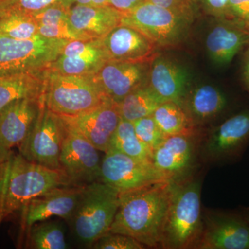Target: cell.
Instances as JSON below:
<instances>
[{"mask_svg": "<svg viewBox=\"0 0 249 249\" xmlns=\"http://www.w3.org/2000/svg\"><path fill=\"white\" fill-rule=\"evenodd\" d=\"M172 180L121 193L109 232L133 237L145 247H160L169 207Z\"/></svg>", "mask_w": 249, "mask_h": 249, "instance_id": "obj_1", "label": "cell"}, {"mask_svg": "<svg viewBox=\"0 0 249 249\" xmlns=\"http://www.w3.org/2000/svg\"><path fill=\"white\" fill-rule=\"evenodd\" d=\"M70 181L62 170L51 169L11 152L0 163V228L34 198Z\"/></svg>", "mask_w": 249, "mask_h": 249, "instance_id": "obj_2", "label": "cell"}, {"mask_svg": "<svg viewBox=\"0 0 249 249\" xmlns=\"http://www.w3.org/2000/svg\"><path fill=\"white\" fill-rule=\"evenodd\" d=\"M201 191L198 178L188 176L172 181L160 248L196 249L203 229Z\"/></svg>", "mask_w": 249, "mask_h": 249, "instance_id": "obj_3", "label": "cell"}, {"mask_svg": "<svg viewBox=\"0 0 249 249\" xmlns=\"http://www.w3.org/2000/svg\"><path fill=\"white\" fill-rule=\"evenodd\" d=\"M120 193L109 185H85L76 211L70 222L80 243L88 247L110 230L119 204Z\"/></svg>", "mask_w": 249, "mask_h": 249, "instance_id": "obj_4", "label": "cell"}, {"mask_svg": "<svg viewBox=\"0 0 249 249\" xmlns=\"http://www.w3.org/2000/svg\"><path fill=\"white\" fill-rule=\"evenodd\" d=\"M194 15L145 1L122 13L121 25L142 33L157 49L173 48L182 43L188 36Z\"/></svg>", "mask_w": 249, "mask_h": 249, "instance_id": "obj_5", "label": "cell"}, {"mask_svg": "<svg viewBox=\"0 0 249 249\" xmlns=\"http://www.w3.org/2000/svg\"><path fill=\"white\" fill-rule=\"evenodd\" d=\"M43 98L46 107L59 116L78 115L109 100L91 76L61 74L49 70Z\"/></svg>", "mask_w": 249, "mask_h": 249, "instance_id": "obj_6", "label": "cell"}, {"mask_svg": "<svg viewBox=\"0 0 249 249\" xmlns=\"http://www.w3.org/2000/svg\"><path fill=\"white\" fill-rule=\"evenodd\" d=\"M68 42L40 35L28 40L0 36V74L46 71Z\"/></svg>", "mask_w": 249, "mask_h": 249, "instance_id": "obj_7", "label": "cell"}, {"mask_svg": "<svg viewBox=\"0 0 249 249\" xmlns=\"http://www.w3.org/2000/svg\"><path fill=\"white\" fill-rule=\"evenodd\" d=\"M66 133L61 118L44 103L30 132L18 146L19 153L33 163L61 170L60 156Z\"/></svg>", "mask_w": 249, "mask_h": 249, "instance_id": "obj_8", "label": "cell"}, {"mask_svg": "<svg viewBox=\"0 0 249 249\" xmlns=\"http://www.w3.org/2000/svg\"><path fill=\"white\" fill-rule=\"evenodd\" d=\"M164 180L168 179L152 162L136 160L113 149H109L103 158L100 181L120 193Z\"/></svg>", "mask_w": 249, "mask_h": 249, "instance_id": "obj_9", "label": "cell"}, {"mask_svg": "<svg viewBox=\"0 0 249 249\" xmlns=\"http://www.w3.org/2000/svg\"><path fill=\"white\" fill-rule=\"evenodd\" d=\"M199 142L204 160L229 162L240 158L249 145V109L229 116Z\"/></svg>", "mask_w": 249, "mask_h": 249, "instance_id": "obj_10", "label": "cell"}, {"mask_svg": "<svg viewBox=\"0 0 249 249\" xmlns=\"http://www.w3.org/2000/svg\"><path fill=\"white\" fill-rule=\"evenodd\" d=\"M99 152L84 137L67 129L60 164L71 186L100 181L102 160Z\"/></svg>", "mask_w": 249, "mask_h": 249, "instance_id": "obj_11", "label": "cell"}, {"mask_svg": "<svg viewBox=\"0 0 249 249\" xmlns=\"http://www.w3.org/2000/svg\"><path fill=\"white\" fill-rule=\"evenodd\" d=\"M199 152V140L195 130L168 136L152 151V163L168 180L189 176Z\"/></svg>", "mask_w": 249, "mask_h": 249, "instance_id": "obj_12", "label": "cell"}, {"mask_svg": "<svg viewBox=\"0 0 249 249\" xmlns=\"http://www.w3.org/2000/svg\"><path fill=\"white\" fill-rule=\"evenodd\" d=\"M60 117L67 129L80 134L100 152L105 153L110 147L111 139L121 119L117 103L110 100L78 115Z\"/></svg>", "mask_w": 249, "mask_h": 249, "instance_id": "obj_13", "label": "cell"}, {"mask_svg": "<svg viewBox=\"0 0 249 249\" xmlns=\"http://www.w3.org/2000/svg\"><path fill=\"white\" fill-rule=\"evenodd\" d=\"M198 249H249V225L244 215L212 212L203 217Z\"/></svg>", "mask_w": 249, "mask_h": 249, "instance_id": "obj_14", "label": "cell"}, {"mask_svg": "<svg viewBox=\"0 0 249 249\" xmlns=\"http://www.w3.org/2000/svg\"><path fill=\"white\" fill-rule=\"evenodd\" d=\"M83 187H59L31 199L19 213L22 232L52 217L70 221L79 202Z\"/></svg>", "mask_w": 249, "mask_h": 249, "instance_id": "obj_15", "label": "cell"}, {"mask_svg": "<svg viewBox=\"0 0 249 249\" xmlns=\"http://www.w3.org/2000/svg\"><path fill=\"white\" fill-rule=\"evenodd\" d=\"M109 62L102 38L69 41L48 69L65 75L92 76Z\"/></svg>", "mask_w": 249, "mask_h": 249, "instance_id": "obj_16", "label": "cell"}, {"mask_svg": "<svg viewBox=\"0 0 249 249\" xmlns=\"http://www.w3.org/2000/svg\"><path fill=\"white\" fill-rule=\"evenodd\" d=\"M150 62L109 61L91 77L108 99L119 103L131 91L147 84Z\"/></svg>", "mask_w": 249, "mask_h": 249, "instance_id": "obj_17", "label": "cell"}, {"mask_svg": "<svg viewBox=\"0 0 249 249\" xmlns=\"http://www.w3.org/2000/svg\"><path fill=\"white\" fill-rule=\"evenodd\" d=\"M249 45V31L247 27L226 18H217L205 40L208 55L219 66L229 65Z\"/></svg>", "mask_w": 249, "mask_h": 249, "instance_id": "obj_18", "label": "cell"}, {"mask_svg": "<svg viewBox=\"0 0 249 249\" xmlns=\"http://www.w3.org/2000/svg\"><path fill=\"white\" fill-rule=\"evenodd\" d=\"M44 104L43 96L23 98L0 112V142L8 150L19 146L27 137Z\"/></svg>", "mask_w": 249, "mask_h": 249, "instance_id": "obj_19", "label": "cell"}, {"mask_svg": "<svg viewBox=\"0 0 249 249\" xmlns=\"http://www.w3.org/2000/svg\"><path fill=\"white\" fill-rule=\"evenodd\" d=\"M102 41L109 61L150 62L158 54L145 36L127 26L114 28Z\"/></svg>", "mask_w": 249, "mask_h": 249, "instance_id": "obj_20", "label": "cell"}, {"mask_svg": "<svg viewBox=\"0 0 249 249\" xmlns=\"http://www.w3.org/2000/svg\"><path fill=\"white\" fill-rule=\"evenodd\" d=\"M190 82L189 72L173 59L158 53L150 61L147 85L165 101L180 106Z\"/></svg>", "mask_w": 249, "mask_h": 249, "instance_id": "obj_21", "label": "cell"}, {"mask_svg": "<svg viewBox=\"0 0 249 249\" xmlns=\"http://www.w3.org/2000/svg\"><path fill=\"white\" fill-rule=\"evenodd\" d=\"M180 106L195 129L224 114L229 109V99L217 87L202 85L190 88Z\"/></svg>", "mask_w": 249, "mask_h": 249, "instance_id": "obj_22", "label": "cell"}, {"mask_svg": "<svg viewBox=\"0 0 249 249\" xmlns=\"http://www.w3.org/2000/svg\"><path fill=\"white\" fill-rule=\"evenodd\" d=\"M122 12L111 6L75 4L69 11L71 27L88 39L103 38L121 25Z\"/></svg>", "mask_w": 249, "mask_h": 249, "instance_id": "obj_23", "label": "cell"}, {"mask_svg": "<svg viewBox=\"0 0 249 249\" xmlns=\"http://www.w3.org/2000/svg\"><path fill=\"white\" fill-rule=\"evenodd\" d=\"M46 71L1 73L0 112L18 100L42 97L45 91Z\"/></svg>", "mask_w": 249, "mask_h": 249, "instance_id": "obj_24", "label": "cell"}, {"mask_svg": "<svg viewBox=\"0 0 249 249\" xmlns=\"http://www.w3.org/2000/svg\"><path fill=\"white\" fill-rule=\"evenodd\" d=\"M71 6L58 3L31 14L38 26V34L42 37L71 41L89 40L73 29L69 19Z\"/></svg>", "mask_w": 249, "mask_h": 249, "instance_id": "obj_25", "label": "cell"}, {"mask_svg": "<svg viewBox=\"0 0 249 249\" xmlns=\"http://www.w3.org/2000/svg\"><path fill=\"white\" fill-rule=\"evenodd\" d=\"M166 101L147 84L131 91L117 106L122 119L134 122L152 115L157 108Z\"/></svg>", "mask_w": 249, "mask_h": 249, "instance_id": "obj_26", "label": "cell"}, {"mask_svg": "<svg viewBox=\"0 0 249 249\" xmlns=\"http://www.w3.org/2000/svg\"><path fill=\"white\" fill-rule=\"evenodd\" d=\"M109 149L122 152L136 160L152 162L151 149L137 137L132 122L121 117Z\"/></svg>", "mask_w": 249, "mask_h": 249, "instance_id": "obj_27", "label": "cell"}, {"mask_svg": "<svg viewBox=\"0 0 249 249\" xmlns=\"http://www.w3.org/2000/svg\"><path fill=\"white\" fill-rule=\"evenodd\" d=\"M27 247L34 249L67 248L63 228L58 222H41L25 232Z\"/></svg>", "mask_w": 249, "mask_h": 249, "instance_id": "obj_28", "label": "cell"}, {"mask_svg": "<svg viewBox=\"0 0 249 249\" xmlns=\"http://www.w3.org/2000/svg\"><path fill=\"white\" fill-rule=\"evenodd\" d=\"M37 35L38 26L32 15L8 9L0 16V36L28 40Z\"/></svg>", "mask_w": 249, "mask_h": 249, "instance_id": "obj_29", "label": "cell"}, {"mask_svg": "<svg viewBox=\"0 0 249 249\" xmlns=\"http://www.w3.org/2000/svg\"><path fill=\"white\" fill-rule=\"evenodd\" d=\"M152 116L167 137L195 130L182 107L173 101L162 103Z\"/></svg>", "mask_w": 249, "mask_h": 249, "instance_id": "obj_30", "label": "cell"}, {"mask_svg": "<svg viewBox=\"0 0 249 249\" xmlns=\"http://www.w3.org/2000/svg\"><path fill=\"white\" fill-rule=\"evenodd\" d=\"M132 124L137 137L152 151L166 139L167 136L162 132L152 115L138 119Z\"/></svg>", "mask_w": 249, "mask_h": 249, "instance_id": "obj_31", "label": "cell"}, {"mask_svg": "<svg viewBox=\"0 0 249 249\" xmlns=\"http://www.w3.org/2000/svg\"><path fill=\"white\" fill-rule=\"evenodd\" d=\"M95 249H142L145 247L133 237L114 232H107L92 245Z\"/></svg>", "mask_w": 249, "mask_h": 249, "instance_id": "obj_32", "label": "cell"}, {"mask_svg": "<svg viewBox=\"0 0 249 249\" xmlns=\"http://www.w3.org/2000/svg\"><path fill=\"white\" fill-rule=\"evenodd\" d=\"M58 3L68 4V1L67 0H8V9L18 10L33 14Z\"/></svg>", "mask_w": 249, "mask_h": 249, "instance_id": "obj_33", "label": "cell"}, {"mask_svg": "<svg viewBox=\"0 0 249 249\" xmlns=\"http://www.w3.org/2000/svg\"><path fill=\"white\" fill-rule=\"evenodd\" d=\"M225 18L247 27L249 24V0H229Z\"/></svg>", "mask_w": 249, "mask_h": 249, "instance_id": "obj_34", "label": "cell"}, {"mask_svg": "<svg viewBox=\"0 0 249 249\" xmlns=\"http://www.w3.org/2000/svg\"><path fill=\"white\" fill-rule=\"evenodd\" d=\"M195 5L216 18H225L229 0H193Z\"/></svg>", "mask_w": 249, "mask_h": 249, "instance_id": "obj_35", "label": "cell"}, {"mask_svg": "<svg viewBox=\"0 0 249 249\" xmlns=\"http://www.w3.org/2000/svg\"><path fill=\"white\" fill-rule=\"evenodd\" d=\"M146 1L167 9L195 14L196 5L193 0H146Z\"/></svg>", "mask_w": 249, "mask_h": 249, "instance_id": "obj_36", "label": "cell"}, {"mask_svg": "<svg viewBox=\"0 0 249 249\" xmlns=\"http://www.w3.org/2000/svg\"><path fill=\"white\" fill-rule=\"evenodd\" d=\"M146 0H109V4L121 12L124 13L134 9Z\"/></svg>", "mask_w": 249, "mask_h": 249, "instance_id": "obj_37", "label": "cell"}, {"mask_svg": "<svg viewBox=\"0 0 249 249\" xmlns=\"http://www.w3.org/2000/svg\"><path fill=\"white\" fill-rule=\"evenodd\" d=\"M242 78L246 89L249 93V45L244 54L242 67Z\"/></svg>", "mask_w": 249, "mask_h": 249, "instance_id": "obj_38", "label": "cell"}, {"mask_svg": "<svg viewBox=\"0 0 249 249\" xmlns=\"http://www.w3.org/2000/svg\"><path fill=\"white\" fill-rule=\"evenodd\" d=\"M70 6L73 5H85V6H110L109 0H67Z\"/></svg>", "mask_w": 249, "mask_h": 249, "instance_id": "obj_39", "label": "cell"}, {"mask_svg": "<svg viewBox=\"0 0 249 249\" xmlns=\"http://www.w3.org/2000/svg\"><path fill=\"white\" fill-rule=\"evenodd\" d=\"M12 150H8L6 147L2 145L1 142H0V163L4 161L6 159L9 157L10 154L11 153Z\"/></svg>", "mask_w": 249, "mask_h": 249, "instance_id": "obj_40", "label": "cell"}, {"mask_svg": "<svg viewBox=\"0 0 249 249\" xmlns=\"http://www.w3.org/2000/svg\"><path fill=\"white\" fill-rule=\"evenodd\" d=\"M8 10V0H0V16Z\"/></svg>", "mask_w": 249, "mask_h": 249, "instance_id": "obj_41", "label": "cell"}, {"mask_svg": "<svg viewBox=\"0 0 249 249\" xmlns=\"http://www.w3.org/2000/svg\"><path fill=\"white\" fill-rule=\"evenodd\" d=\"M244 217H245V219H247V222H248L249 225V213H247V215H245L244 216Z\"/></svg>", "mask_w": 249, "mask_h": 249, "instance_id": "obj_42", "label": "cell"}, {"mask_svg": "<svg viewBox=\"0 0 249 249\" xmlns=\"http://www.w3.org/2000/svg\"><path fill=\"white\" fill-rule=\"evenodd\" d=\"M247 29H248L249 31V24H248V25H247Z\"/></svg>", "mask_w": 249, "mask_h": 249, "instance_id": "obj_43", "label": "cell"}]
</instances>
